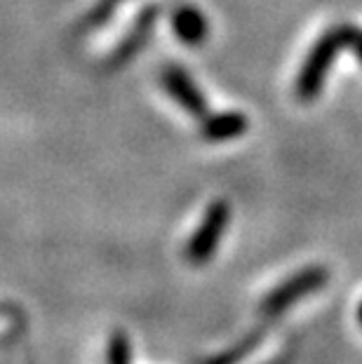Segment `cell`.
<instances>
[{"mask_svg": "<svg viewBox=\"0 0 362 364\" xmlns=\"http://www.w3.org/2000/svg\"><path fill=\"white\" fill-rule=\"evenodd\" d=\"M351 28L353 26H336L332 31H327L318 43L313 45L311 54L304 61V68L297 78V97L304 102H311L322 92V85L332 68L336 54L341 48H348L351 41Z\"/></svg>", "mask_w": 362, "mask_h": 364, "instance_id": "cell-1", "label": "cell"}, {"mask_svg": "<svg viewBox=\"0 0 362 364\" xmlns=\"http://www.w3.org/2000/svg\"><path fill=\"white\" fill-rule=\"evenodd\" d=\"M228 221H230V205L226 200H217L214 205L207 207L203 223H200L191 245L186 247V259L191 263H196V266L210 261L221 240L223 228L228 226Z\"/></svg>", "mask_w": 362, "mask_h": 364, "instance_id": "cell-2", "label": "cell"}, {"mask_svg": "<svg viewBox=\"0 0 362 364\" xmlns=\"http://www.w3.org/2000/svg\"><path fill=\"white\" fill-rule=\"evenodd\" d=\"M327 270L320 268V266H313V268H306L302 273H297L292 280H287L284 284H280L275 289L268 301L264 304V315H278L282 313L284 308H289L292 304H297L299 299H304L306 294L315 291L318 287H322L327 282Z\"/></svg>", "mask_w": 362, "mask_h": 364, "instance_id": "cell-3", "label": "cell"}, {"mask_svg": "<svg viewBox=\"0 0 362 364\" xmlns=\"http://www.w3.org/2000/svg\"><path fill=\"white\" fill-rule=\"evenodd\" d=\"M163 87L167 90V95L179 104L183 111L203 118L207 111V104L200 90L196 87V82L191 80V75L179 66H167L163 71Z\"/></svg>", "mask_w": 362, "mask_h": 364, "instance_id": "cell-4", "label": "cell"}, {"mask_svg": "<svg viewBox=\"0 0 362 364\" xmlns=\"http://www.w3.org/2000/svg\"><path fill=\"white\" fill-rule=\"evenodd\" d=\"M172 26H174L176 38L186 45H200L207 38V21L203 14H200L198 7H191V5L179 7L172 17Z\"/></svg>", "mask_w": 362, "mask_h": 364, "instance_id": "cell-5", "label": "cell"}, {"mask_svg": "<svg viewBox=\"0 0 362 364\" xmlns=\"http://www.w3.org/2000/svg\"><path fill=\"white\" fill-rule=\"evenodd\" d=\"M245 129H247V118L238 111H228L205 120L203 136L207 141H228V139L245 134Z\"/></svg>", "mask_w": 362, "mask_h": 364, "instance_id": "cell-6", "label": "cell"}, {"mask_svg": "<svg viewBox=\"0 0 362 364\" xmlns=\"http://www.w3.org/2000/svg\"><path fill=\"white\" fill-rule=\"evenodd\" d=\"M259 331L254 336H250V338H245L240 346H235L233 350L230 353H223V355H219V358H214V360H210V362H205V364H235V362H240L245 355H247L254 346H257V341H259Z\"/></svg>", "mask_w": 362, "mask_h": 364, "instance_id": "cell-7", "label": "cell"}, {"mask_svg": "<svg viewBox=\"0 0 362 364\" xmlns=\"http://www.w3.org/2000/svg\"><path fill=\"white\" fill-rule=\"evenodd\" d=\"M109 362L111 364H127L129 362V346L125 334H113L111 338V350H109Z\"/></svg>", "mask_w": 362, "mask_h": 364, "instance_id": "cell-8", "label": "cell"}, {"mask_svg": "<svg viewBox=\"0 0 362 364\" xmlns=\"http://www.w3.org/2000/svg\"><path fill=\"white\" fill-rule=\"evenodd\" d=\"M348 48H353V52L358 54V59L362 61V31L353 26L351 28V41H348Z\"/></svg>", "mask_w": 362, "mask_h": 364, "instance_id": "cell-9", "label": "cell"}, {"mask_svg": "<svg viewBox=\"0 0 362 364\" xmlns=\"http://www.w3.org/2000/svg\"><path fill=\"white\" fill-rule=\"evenodd\" d=\"M358 320H360V324H362V304H360V308H358Z\"/></svg>", "mask_w": 362, "mask_h": 364, "instance_id": "cell-10", "label": "cell"}]
</instances>
